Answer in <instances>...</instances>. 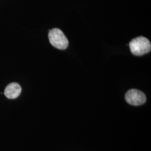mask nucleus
<instances>
[{"mask_svg":"<svg viewBox=\"0 0 151 151\" xmlns=\"http://www.w3.org/2000/svg\"><path fill=\"white\" fill-rule=\"evenodd\" d=\"M131 52L137 56H141L151 51V44L147 38L139 37L133 39L129 43Z\"/></svg>","mask_w":151,"mask_h":151,"instance_id":"nucleus-1","label":"nucleus"},{"mask_svg":"<svg viewBox=\"0 0 151 151\" xmlns=\"http://www.w3.org/2000/svg\"><path fill=\"white\" fill-rule=\"evenodd\" d=\"M22 92V87L19 84L16 82L10 83L6 87L5 95L8 99H14L18 97Z\"/></svg>","mask_w":151,"mask_h":151,"instance_id":"nucleus-4","label":"nucleus"},{"mask_svg":"<svg viewBox=\"0 0 151 151\" xmlns=\"http://www.w3.org/2000/svg\"><path fill=\"white\" fill-rule=\"evenodd\" d=\"M125 99L127 103L131 105L139 106L146 103V95L140 90L130 89L126 92Z\"/></svg>","mask_w":151,"mask_h":151,"instance_id":"nucleus-3","label":"nucleus"},{"mask_svg":"<svg viewBox=\"0 0 151 151\" xmlns=\"http://www.w3.org/2000/svg\"><path fill=\"white\" fill-rule=\"evenodd\" d=\"M50 44L56 48L60 50L65 49L68 46V40L63 32L58 28L50 30L48 35Z\"/></svg>","mask_w":151,"mask_h":151,"instance_id":"nucleus-2","label":"nucleus"}]
</instances>
